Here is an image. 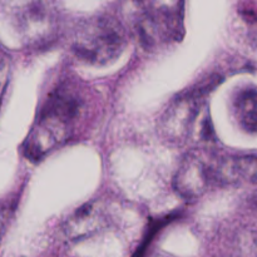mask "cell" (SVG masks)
<instances>
[{
	"instance_id": "cell-10",
	"label": "cell",
	"mask_w": 257,
	"mask_h": 257,
	"mask_svg": "<svg viewBox=\"0 0 257 257\" xmlns=\"http://www.w3.org/2000/svg\"><path fill=\"white\" fill-rule=\"evenodd\" d=\"M9 74H10L9 59H8L4 54L0 53V103H2L3 97H4L8 82H9Z\"/></svg>"
},
{
	"instance_id": "cell-4",
	"label": "cell",
	"mask_w": 257,
	"mask_h": 257,
	"mask_svg": "<svg viewBox=\"0 0 257 257\" xmlns=\"http://www.w3.org/2000/svg\"><path fill=\"white\" fill-rule=\"evenodd\" d=\"M205 90L193 89L173 99L158 119V133L170 145L182 146L207 135Z\"/></svg>"
},
{
	"instance_id": "cell-6",
	"label": "cell",
	"mask_w": 257,
	"mask_h": 257,
	"mask_svg": "<svg viewBox=\"0 0 257 257\" xmlns=\"http://www.w3.org/2000/svg\"><path fill=\"white\" fill-rule=\"evenodd\" d=\"M15 19L23 38L33 44L47 42L57 32L58 15L50 3L28 2L17 4Z\"/></svg>"
},
{
	"instance_id": "cell-1",
	"label": "cell",
	"mask_w": 257,
	"mask_h": 257,
	"mask_svg": "<svg viewBox=\"0 0 257 257\" xmlns=\"http://www.w3.org/2000/svg\"><path fill=\"white\" fill-rule=\"evenodd\" d=\"M88 117V95L77 82H64L48 97L38 120L28 136L24 153L39 161L68 142Z\"/></svg>"
},
{
	"instance_id": "cell-3",
	"label": "cell",
	"mask_w": 257,
	"mask_h": 257,
	"mask_svg": "<svg viewBox=\"0 0 257 257\" xmlns=\"http://www.w3.org/2000/svg\"><path fill=\"white\" fill-rule=\"evenodd\" d=\"M185 3L141 2L133 14V33L147 50H158L182 39L185 27Z\"/></svg>"
},
{
	"instance_id": "cell-2",
	"label": "cell",
	"mask_w": 257,
	"mask_h": 257,
	"mask_svg": "<svg viewBox=\"0 0 257 257\" xmlns=\"http://www.w3.org/2000/svg\"><path fill=\"white\" fill-rule=\"evenodd\" d=\"M127 42V30L119 19L108 14L95 15L75 28L70 52L85 64L105 65L122 54Z\"/></svg>"
},
{
	"instance_id": "cell-9",
	"label": "cell",
	"mask_w": 257,
	"mask_h": 257,
	"mask_svg": "<svg viewBox=\"0 0 257 257\" xmlns=\"http://www.w3.org/2000/svg\"><path fill=\"white\" fill-rule=\"evenodd\" d=\"M233 112L238 124L248 133H257V89L245 88L233 98Z\"/></svg>"
},
{
	"instance_id": "cell-7",
	"label": "cell",
	"mask_w": 257,
	"mask_h": 257,
	"mask_svg": "<svg viewBox=\"0 0 257 257\" xmlns=\"http://www.w3.org/2000/svg\"><path fill=\"white\" fill-rule=\"evenodd\" d=\"M213 186H237L257 181V156H226L211 162Z\"/></svg>"
},
{
	"instance_id": "cell-5",
	"label": "cell",
	"mask_w": 257,
	"mask_h": 257,
	"mask_svg": "<svg viewBox=\"0 0 257 257\" xmlns=\"http://www.w3.org/2000/svg\"><path fill=\"white\" fill-rule=\"evenodd\" d=\"M211 162L212 157L203 151H193L183 157L173 178V186L181 197L196 200L212 187Z\"/></svg>"
},
{
	"instance_id": "cell-8",
	"label": "cell",
	"mask_w": 257,
	"mask_h": 257,
	"mask_svg": "<svg viewBox=\"0 0 257 257\" xmlns=\"http://www.w3.org/2000/svg\"><path fill=\"white\" fill-rule=\"evenodd\" d=\"M105 222L104 211L98 202H90L80 207L65 223V233L72 240L87 237L100 230Z\"/></svg>"
}]
</instances>
